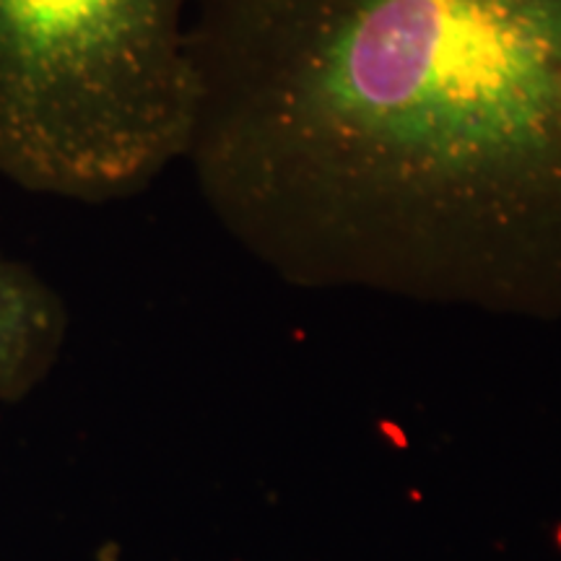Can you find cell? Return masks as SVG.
<instances>
[{
	"instance_id": "2",
	"label": "cell",
	"mask_w": 561,
	"mask_h": 561,
	"mask_svg": "<svg viewBox=\"0 0 561 561\" xmlns=\"http://www.w3.org/2000/svg\"><path fill=\"white\" fill-rule=\"evenodd\" d=\"M193 0H0V174L107 203L185 159Z\"/></svg>"
},
{
	"instance_id": "1",
	"label": "cell",
	"mask_w": 561,
	"mask_h": 561,
	"mask_svg": "<svg viewBox=\"0 0 561 561\" xmlns=\"http://www.w3.org/2000/svg\"><path fill=\"white\" fill-rule=\"evenodd\" d=\"M185 161L297 289L561 318V0H193Z\"/></svg>"
},
{
	"instance_id": "3",
	"label": "cell",
	"mask_w": 561,
	"mask_h": 561,
	"mask_svg": "<svg viewBox=\"0 0 561 561\" xmlns=\"http://www.w3.org/2000/svg\"><path fill=\"white\" fill-rule=\"evenodd\" d=\"M66 333L60 294L30 265L0 252V403L21 401L50 375Z\"/></svg>"
}]
</instances>
